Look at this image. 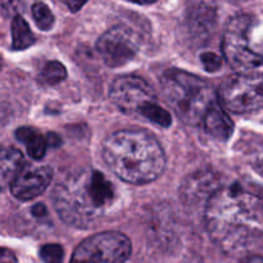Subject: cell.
<instances>
[{"label": "cell", "instance_id": "obj_25", "mask_svg": "<svg viewBox=\"0 0 263 263\" xmlns=\"http://www.w3.org/2000/svg\"><path fill=\"white\" fill-rule=\"evenodd\" d=\"M241 263H263V257L262 256H252L246 258Z\"/></svg>", "mask_w": 263, "mask_h": 263}, {"label": "cell", "instance_id": "obj_3", "mask_svg": "<svg viewBox=\"0 0 263 263\" xmlns=\"http://www.w3.org/2000/svg\"><path fill=\"white\" fill-rule=\"evenodd\" d=\"M113 199L112 182L91 168L71 174L54 190V207L59 217L74 228L86 229L97 222Z\"/></svg>", "mask_w": 263, "mask_h": 263}, {"label": "cell", "instance_id": "obj_10", "mask_svg": "<svg viewBox=\"0 0 263 263\" xmlns=\"http://www.w3.org/2000/svg\"><path fill=\"white\" fill-rule=\"evenodd\" d=\"M222 179L212 170H199L185 177L180 186V198L190 207L207 204L211 198L222 187Z\"/></svg>", "mask_w": 263, "mask_h": 263}, {"label": "cell", "instance_id": "obj_23", "mask_svg": "<svg viewBox=\"0 0 263 263\" xmlns=\"http://www.w3.org/2000/svg\"><path fill=\"white\" fill-rule=\"evenodd\" d=\"M32 213L36 217H44V216L46 215V210L43 204H36L35 207L32 208Z\"/></svg>", "mask_w": 263, "mask_h": 263}, {"label": "cell", "instance_id": "obj_5", "mask_svg": "<svg viewBox=\"0 0 263 263\" xmlns=\"http://www.w3.org/2000/svg\"><path fill=\"white\" fill-rule=\"evenodd\" d=\"M252 18L240 14L228 23L222 40L225 59L236 74L263 80V55L257 54L248 46Z\"/></svg>", "mask_w": 263, "mask_h": 263}, {"label": "cell", "instance_id": "obj_7", "mask_svg": "<svg viewBox=\"0 0 263 263\" xmlns=\"http://www.w3.org/2000/svg\"><path fill=\"white\" fill-rule=\"evenodd\" d=\"M217 99L223 109L233 113H252L263 108V80L233 74L218 87Z\"/></svg>", "mask_w": 263, "mask_h": 263}, {"label": "cell", "instance_id": "obj_6", "mask_svg": "<svg viewBox=\"0 0 263 263\" xmlns=\"http://www.w3.org/2000/svg\"><path fill=\"white\" fill-rule=\"evenodd\" d=\"M131 251V241L125 234L104 231L82 240L69 263H125Z\"/></svg>", "mask_w": 263, "mask_h": 263}, {"label": "cell", "instance_id": "obj_20", "mask_svg": "<svg viewBox=\"0 0 263 263\" xmlns=\"http://www.w3.org/2000/svg\"><path fill=\"white\" fill-rule=\"evenodd\" d=\"M200 59H202L203 67L208 72H216L222 67V59L215 53H203Z\"/></svg>", "mask_w": 263, "mask_h": 263}, {"label": "cell", "instance_id": "obj_21", "mask_svg": "<svg viewBox=\"0 0 263 263\" xmlns=\"http://www.w3.org/2000/svg\"><path fill=\"white\" fill-rule=\"evenodd\" d=\"M0 263H17V257L9 249L0 248Z\"/></svg>", "mask_w": 263, "mask_h": 263}, {"label": "cell", "instance_id": "obj_16", "mask_svg": "<svg viewBox=\"0 0 263 263\" xmlns=\"http://www.w3.org/2000/svg\"><path fill=\"white\" fill-rule=\"evenodd\" d=\"M67 77V69L61 62H48L41 72V81L46 85H57Z\"/></svg>", "mask_w": 263, "mask_h": 263}, {"label": "cell", "instance_id": "obj_22", "mask_svg": "<svg viewBox=\"0 0 263 263\" xmlns=\"http://www.w3.org/2000/svg\"><path fill=\"white\" fill-rule=\"evenodd\" d=\"M253 167L259 172V174L263 175V151L259 154H257L256 158H254Z\"/></svg>", "mask_w": 263, "mask_h": 263}, {"label": "cell", "instance_id": "obj_14", "mask_svg": "<svg viewBox=\"0 0 263 263\" xmlns=\"http://www.w3.org/2000/svg\"><path fill=\"white\" fill-rule=\"evenodd\" d=\"M15 136H17L21 143L25 144L28 156L31 158L36 159V161L44 158L46 153V148H48V143L39 131L31 127H22L18 128Z\"/></svg>", "mask_w": 263, "mask_h": 263}, {"label": "cell", "instance_id": "obj_19", "mask_svg": "<svg viewBox=\"0 0 263 263\" xmlns=\"http://www.w3.org/2000/svg\"><path fill=\"white\" fill-rule=\"evenodd\" d=\"M40 257L45 263H62L64 251L58 244H46L41 247Z\"/></svg>", "mask_w": 263, "mask_h": 263}, {"label": "cell", "instance_id": "obj_8", "mask_svg": "<svg viewBox=\"0 0 263 263\" xmlns=\"http://www.w3.org/2000/svg\"><path fill=\"white\" fill-rule=\"evenodd\" d=\"M97 50L108 67L118 68L135 59L139 51V39L130 28L116 26L100 36Z\"/></svg>", "mask_w": 263, "mask_h": 263}, {"label": "cell", "instance_id": "obj_18", "mask_svg": "<svg viewBox=\"0 0 263 263\" xmlns=\"http://www.w3.org/2000/svg\"><path fill=\"white\" fill-rule=\"evenodd\" d=\"M32 17L40 30L49 31L54 26L53 12L44 3H35L32 5Z\"/></svg>", "mask_w": 263, "mask_h": 263}, {"label": "cell", "instance_id": "obj_1", "mask_svg": "<svg viewBox=\"0 0 263 263\" xmlns=\"http://www.w3.org/2000/svg\"><path fill=\"white\" fill-rule=\"evenodd\" d=\"M204 221L226 253L248 251L263 235V203L239 185L222 186L205 204Z\"/></svg>", "mask_w": 263, "mask_h": 263}, {"label": "cell", "instance_id": "obj_11", "mask_svg": "<svg viewBox=\"0 0 263 263\" xmlns=\"http://www.w3.org/2000/svg\"><path fill=\"white\" fill-rule=\"evenodd\" d=\"M53 171L48 166H27L23 167L13 184L10 192L18 200H31L43 194L50 185Z\"/></svg>", "mask_w": 263, "mask_h": 263}, {"label": "cell", "instance_id": "obj_2", "mask_svg": "<svg viewBox=\"0 0 263 263\" xmlns=\"http://www.w3.org/2000/svg\"><path fill=\"white\" fill-rule=\"evenodd\" d=\"M103 159L110 171L130 184H148L166 167V154L154 136L141 130L110 134L102 144Z\"/></svg>", "mask_w": 263, "mask_h": 263}, {"label": "cell", "instance_id": "obj_12", "mask_svg": "<svg viewBox=\"0 0 263 263\" xmlns=\"http://www.w3.org/2000/svg\"><path fill=\"white\" fill-rule=\"evenodd\" d=\"M25 166V157L18 149L0 146V190L10 187Z\"/></svg>", "mask_w": 263, "mask_h": 263}, {"label": "cell", "instance_id": "obj_24", "mask_svg": "<svg viewBox=\"0 0 263 263\" xmlns=\"http://www.w3.org/2000/svg\"><path fill=\"white\" fill-rule=\"evenodd\" d=\"M64 4L67 5V7L69 8V10H72V12H77V10L81 9L82 7L85 5V3H80V2H66Z\"/></svg>", "mask_w": 263, "mask_h": 263}, {"label": "cell", "instance_id": "obj_17", "mask_svg": "<svg viewBox=\"0 0 263 263\" xmlns=\"http://www.w3.org/2000/svg\"><path fill=\"white\" fill-rule=\"evenodd\" d=\"M140 115L145 117L146 120L156 123V125L161 126V127H170L171 126V115L164 108H162L158 103H154V104H151L146 108H144L140 112Z\"/></svg>", "mask_w": 263, "mask_h": 263}, {"label": "cell", "instance_id": "obj_15", "mask_svg": "<svg viewBox=\"0 0 263 263\" xmlns=\"http://www.w3.org/2000/svg\"><path fill=\"white\" fill-rule=\"evenodd\" d=\"M12 40L13 49L23 50L27 49L35 43V36L30 30V26L21 15H15L12 22Z\"/></svg>", "mask_w": 263, "mask_h": 263}, {"label": "cell", "instance_id": "obj_9", "mask_svg": "<svg viewBox=\"0 0 263 263\" xmlns=\"http://www.w3.org/2000/svg\"><path fill=\"white\" fill-rule=\"evenodd\" d=\"M109 98L116 107L125 113H139L148 105L157 103L153 87L138 76H121L113 81Z\"/></svg>", "mask_w": 263, "mask_h": 263}, {"label": "cell", "instance_id": "obj_26", "mask_svg": "<svg viewBox=\"0 0 263 263\" xmlns=\"http://www.w3.org/2000/svg\"><path fill=\"white\" fill-rule=\"evenodd\" d=\"M0 64H2V63H0Z\"/></svg>", "mask_w": 263, "mask_h": 263}, {"label": "cell", "instance_id": "obj_13", "mask_svg": "<svg viewBox=\"0 0 263 263\" xmlns=\"http://www.w3.org/2000/svg\"><path fill=\"white\" fill-rule=\"evenodd\" d=\"M205 134L220 141H226L234 131V123L220 102L212 107L202 123Z\"/></svg>", "mask_w": 263, "mask_h": 263}, {"label": "cell", "instance_id": "obj_4", "mask_svg": "<svg viewBox=\"0 0 263 263\" xmlns=\"http://www.w3.org/2000/svg\"><path fill=\"white\" fill-rule=\"evenodd\" d=\"M162 92L177 117L185 123L199 126L212 107L217 95L204 80L180 69H168L161 79Z\"/></svg>", "mask_w": 263, "mask_h": 263}]
</instances>
